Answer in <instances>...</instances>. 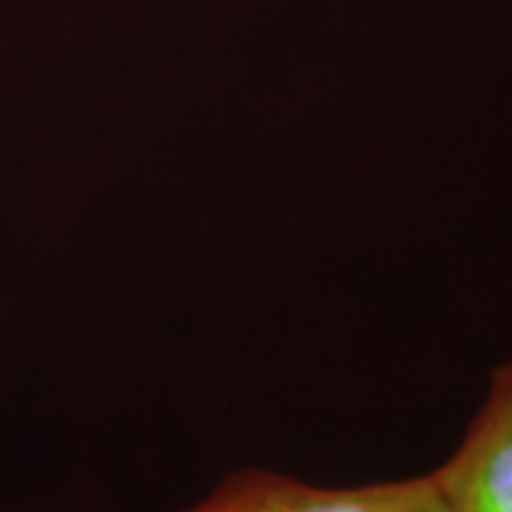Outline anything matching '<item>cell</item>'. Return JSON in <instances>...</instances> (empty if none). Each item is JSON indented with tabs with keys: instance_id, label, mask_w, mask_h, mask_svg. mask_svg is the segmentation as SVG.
<instances>
[{
	"instance_id": "1",
	"label": "cell",
	"mask_w": 512,
	"mask_h": 512,
	"mask_svg": "<svg viewBox=\"0 0 512 512\" xmlns=\"http://www.w3.org/2000/svg\"><path fill=\"white\" fill-rule=\"evenodd\" d=\"M181 512H444V503L432 475L325 489L278 472L240 470Z\"/></svg>"
},
{
	"instance_id": "2",
	"label": "cell",
	"mask_w": 512,
	"mask_h": 512,
	"mask_svg": "<svg viewBox=\"0 0 512 512\" xmlns=\"http://www.w3.org/2000/svg\"><path fill=\"white\" fill-rule=\"evenodd\" d=\"M432 479L444 512H512V361L491 373L489 396Z\"/></svg>"
}]
</instances>
